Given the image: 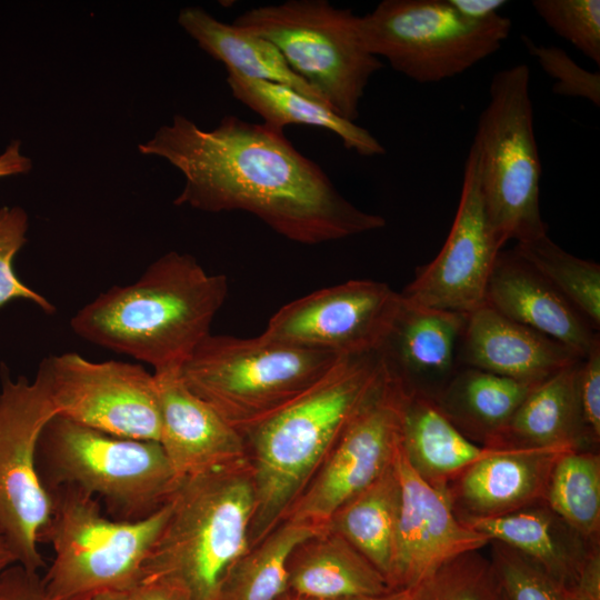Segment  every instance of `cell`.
<instances>
[{
  "mask_svg": "<svg viewBox=\"0 0 600 600\" xmlns=\"http://www.w3.org/2000/svg\"><path fill=\"white\" fill-rule=\"evenodd\" d=\"M138 150L183 176L176 206L249 212L294 242L318 244L386 226L383 217L348 201L283 130L264 122L226 116L207 130L176 114Z\"/></svg>",
  "mask_w": 600,
  "mask_h": 600,
  "instance_id": "obj_1",
  "label": "cell"
},
{
  "mask_svg": "<svg viewBox=\"0 0 600 600\" xmlns=\"http://www.w3.org/2000/svg\"><path fill=\"white\" fill-rule=\"evenodd\" d=\"M227 294L226 276L208 272L191 254L170 251L134 282L111 287L80 308L70 327L153 372L180 370L211 333Z\"/></svg>",
  "mask_w": 600,
  "mask_h": 600,
  "instance_id": "obj_2",
  "label": "cell"
},
{
  "mask_svg": "<svg viewBox=\"0 0 600 600\" xmlns=\"http://www.w3.org/2000/svg\"><path fill=\"white\" fill-rule=\"evenodd\" d=\"M382 367L381 352L342 357L306 393L243 436L256 500L250 548L283 521Z\"/></svg>",
  "mask_w": 600,
  "mask_h": 600,
  "instance_id": "obj_3",
  "label": "cell"
},
{
  "mask_svg": "<svg viewBox=\"0 0 600 600\" xmlns=\"http://www.w3.org/2000/svg\"><path fill=\"white\" fill-rule=\"evenodd\" d=\"M141 580L162 579L192 600H217L232 566L250 549L254 487L248 459L183 478Z\"/></svg>",
  "mask_w": 600,
  "mask_h": 600,
  "instance_id": "obj_4",
  "label": "cell"
},
{
  "mask_svg": "<svg viewBox=\"0 0 600 600\" xmlns=\"http://www.w3.org/2000/svg\"><path fill=\"white\" fill-rule=\"evenodd\" d=\"M342 357L259 334H209L180 369L187 387L241 434L286 408Z\"/></svg>",
  "mask_w": 600,
  "mask_h": 600,
  "instance_id": "obj_5",
  "label": "cell"
},
{
  "mask_svg": "<svg viewBox=\"0 0 600 600\" xmlns=\"http://www.w3.org/2000/svg\"><path fill=\"white\" fill-rule=\"evenodd\" d=\"M37 466L47 490L78 488L102 499L114 519L129 521L163 507L181 481L158 441L113 436L60 416L41 431Z\"/></svg>",
  "mask_w": 600,
  "mask_h": 600,
  "instance_id": "obj_6",
  "label": "cell"
},
{
  "mask_svg": "<svg viewBox=\"0 0 600 600\" xmlns=\"http://www.w3.org/2000/svg\"><path fill=\"white\" fill-rule=\"evenodd\" d=\"M52 512L41 542L53 558L42 577L49 600H76L138 584L146 560L170 513V502L129 521L102 514L98 500L78 488L48 490Z\"/></svg>",
  "mask_w": 600,
  "mask_h": 600,
  "instance_id": "obj_7",
  "label": "cell"
},
{
  "mask_svg": "<svg viewBox=\"0 0 600 600\" xmlns=\"http://www.w3.org/2000/svg\"><path fill=\"white\" fill-rule=\"evenodd\" d=\"M530 70L516 64L491 80L471 146L486 210L501 248L547 234L540 211L541 162L533 129Z\"/></svg>",
  "mask_w": 600,
  "mask_h": 600,
  "instance_id": "obj_8",
  "label": "cell"
},
{
  "mask_svg": "<svg viewBox=\"0 0 600 600\" xmlns=\"http://www.w3.org/2000/svg\"><path fill=\"white\" fill-rule=\"evenodd\" d=\"M357 17L327 0H288L249 9L232 24L276 46L331 110L354 122L370 78L383 68L363 46Z\"/></svg>",
  "mask_w": 600,
  "mask_h": 600,
  "instance_id": "obj_9",
  "label": "cell"
},
{
  "mask_svg": "<svg viewBox=\"0 0 600 600\" xmlns=\"http://www.w3.org/2000/svg\"><path fill=\"white\" fill-rule=\"evenodd\" d=\"M357 29L366 49L393 70L419 83L453 78L497 52L511 20L463 18L449 0H383Z\"/></svg>",
  "mask_w": 600,
  "mask_h": 600,
  "instance_id": "obj_10",
  "label": "cell"
},
{
  "mask_svg": "<svg viewBox=\"0 0 600 600\" xmlns=\"http://www.w3.org/2000/svg\"><path fill=\"white\" fill-rule=\"evenodd\" d=\"M0 530L17 563L38 572L44 566L38 544L52 512L50 492L41 482L38 441L57 416L47 384L37 371L32 381L11 379L0 366Z\"/></svg>",
  "mask_w": 600,
  "mask_h": 600,
  "instance_id": "obj_11",
  "label": "cell"
},
{
  "mask_svg": "<svg viewBox=\"0 0 600 600\" xmlns=\"http://www.w3.org/2000/svg\"><path fill=\"white\" fill-rule=\"evenodd\" d=\"M382 357L383 367L373 389L283 520L326 527L339 508L393 464L401 447L408 391Z\"/></svg>",
  "mask_w": 600,
  "mask_h": 600,
  "instance_id": "obj_12",
  "label": "cell"
},
{
  "mask_svg": "<svg viewBox=\"0 0 600 600\" xmlns=\"http://www.w3.org/2000/svg\"><path fill=\"white\" fill-rule=\"evenodd\" d=\"M37 371L57 416L113 436L159 442L156 378L142 364L63 352L43 359Z\"/></svg>",
  "mask_w": 600,
  "mask_h": 600,
  "instance_id": "obj_13",
  "label": "cell"
},
{
  "mask_svg": "<svg viewBox=\"0 0 600 600\" xmlns=\"http://www.w3.org/2000/svg\"><path fill=\"white\" fill-rule=\"evenodd\" d=\"M400 307V293L387 283L348 280L282 306L271 316L261 336L340 357L379 352Z\"/></svg>",
  "mask_w": 600,
  "mask_h": 600,
  "instance_id": "obj_14",
  "label": "cell"
},
{
  "mask_svg": "<svg viewBox=\"0 0 600 600\" xmlns=\"http://www.w3.org/2000/svg\"><path fill=\"white\" fill-rule=\"evenodd\" d=\"M501 246L489 220L470 146L450 232L438 256L419 267L400 296L411 304L469 316L486 304L488 282Z\"/></svg>",
  "mask_w": 600,
  "mask_h": 600,
  "instance_id": "obj_15",
  "label": "cell"
},
{
  "mask_svg": "<svg viewBox=\"0 0 600 600\" xmlns=\"http://www.w3.org/2000/svg\"><path fill=\"white\" fill-rule=\"evenodd\" d=\"M400 484L394 560L389 587L409 589L446 561L490 544L456 516L446 490L424 481L401 447L394 459Z\"/></svg>",
  "mask_w": 600,
  "mask_h": 600,
  "instance_id": "obj_16",
  "label": "cell"
},
{
  "mask_svg": "<svg viewBox=\"0 0 600 600\" xmlns=\"http://www.w3.org/2000/svg\"><path fill=\"white\" fill-rule=\"evenodd\" d=\"M160 408V440L178 478L248 459L243 434L183 382L180 370L153 372Z\"/></svg>",
  "mask_w": 600,
  "mask_h": 600,
  "instance_id": "obj_17",
  "label": "cell"
},
{
  "mask_svg": "<svg viewBox=\"0 0 600 600\" xmlns=\"http://www.w3.org/2000/svg\"><path fill=\"white\" fill-rule=\"evenodd\" d=\"M566 449H496L446 487L456 516L461 521L496 518L544 501L553 466Z\"/></svg>",
  "mask_w": 600,
  "mask_h": 600,
  "instance_id": "obj_18",
  "label": "cell"
},
{
  "mask_svg": "<svg viewBox=\"0 0 600 600\" xmlns=\"http://www.w3.org/2000/svg\"><path fill=\"white\" fill-rule=\"evenodd\" d=\"M486 304L564 344L581 358L600 340L591 322L513 249L498 253Z\"/></svg>",
  "mask_w": 600,
  "mask_h": 600,
  "instance_id": "obj_19",
  "label": "cell"
},
{
  "mask_svg": "<svg viewBox=\"0 0 600 600\" xmlns=\"http://www.w3.org/2000/svg\"><path fill=\"white\" fill-rule=\"evenodd\" d=\"M580 359L564 344L488 304L468 316L458 349L460 367L529 382H541Z\"/></svg>",
  "mask_w": 600,
  "mask_h": 600,
  "instance_id": "obj_20",
  "label": "cell"
},
{
  "mask_svg": "<svg viewBox=\"0 0 600 600\" xmlns=\"http://www.w3.org/2000/svg\"><path fill=\"white\" fill-rule=\"evenodd\" d=\"M467 318L411 304L401 298L393 328L380 352L408 392L438 398L460 368L458 349Z\"/></svg>",
  "mask_w": 600,
  "mask_h": 600,
  "instance_id": "obj_21",
  "label": "cell"
},
{
  "mask_svg": "<svg viewBox=\"0 0 600 600\" xmlns=\"http://www.w3.org/2000/svg\"><path fill=\"white\" fill-rule=\"evenodd\" d=\"M581 360L541 381L488 448L598 450L587 431L580 407Z\"/></svg>",
  "mask_w": 600,
  "mask_h": 600,
  "instance_id": "obj_22",
  "label": "cell"
},
{
  "mask_svg": "<svg viewBox=\"0 0 600 600\" xmlns=\"http://www.w3.org/2000/svg\"><path fill=\"white\" fill-rule=\"evenodd\" d=\"M461 522L490 541L519 551L567 590L574 584L591 547L600 542L584 539L544 501L506 516Z\"/></svg>",
  "mask_w": 600,
  "mask_h": 600,
  "instance_id": "obj_23",
  "label": "cell"
},
{
  "mask_svg": "<svg viewBox=\"0 0 600 600\" xmlns=\"http://www.w3.org/2000/svg\"><path fill=\"white\" fill-rule=\"evenodd\" d=\"M288 593L312 600L376 597L392 591L346 539L327 528L299 544L288 563Z\"/></svg>",
  "mask_w": 600,
  "mask_h": 600,
  "instance_id": "obj_24",
  "label": "cell"
},
{
  "mask_svg": "<svg viewBox=\"0 0 600 600\" xmlns=\"http://www.w3.org/2000/svg\"><path fill=\"white\" fill-rule=\"evenodd\" d=\"M401 450L424 481L444 490L463 470L496 449L480 446L462 434L434 400L408 392L402 413Z\"/></svg>",
  "mask_w": 600,
  "mask_h": 600,
  "instance_id": "obj_25",
  "label": "cell"
},
{
  "mask_svg": "<svg viewBox=\"0 0 600 600\" xmlns=\"http://www.w3.org/2000/svg\"><path fill=\"white\" fill-rule=\"evenodd\" d=\"M539 383L460 367L434 401L462 434L489 447Z\"/></svg>",
  "mask_w": 600,
  "mask_h": 600,
  "instance_id": "obj_26",
  "label": "cell"
},
{
  "mask_svg": "<svg viewBox=\"0 0 600 600\" xmlns=\"http://www.w3.org/2000/svg\"><path fill=\"white\" fill-rule=\"evenodd\" d=\"M178 23L201 50L222 62L226 69L248 78L287 86L327 106L318 92L290 68L281 52L268 40L232 23H224L200 7L181 9Z\"/></svg>",
  "mask_w": 600,
  "mask_h": 600,
  "instance_id": "obj_27",
  "label": "cell"
},
{
  "mask_svg": "<svg viewBox=\"0 0 600 600\" xmlns=\"http://www.w3.org/2000/svg\"><path fill=\"white\" fill-rule=\"evenodd\" d=\"M226 81L232 96L269 126L281 130L288 124L324 129L337 134L346 149L362 157L386 152L384 147L367 129L287 86L248 78L230 69H227Z\"/></svg>",
  "mask_w": 600,
  "mask_h": 600,
  "instance_id": "obj_28",
  "label": "cell"
},
{
  "mask_svg": "<svg viewBox=\"0 0 600 600\" xmlns=\"http://www.w3.org/2000/svg\"><path fill=\"white\" fill-rule=\"evenodd\" d=\"M399 498L393 462L381 477L339 508L326 526L361 553L388 586L394 560Z\"/></svg>",
  "mask_w": 600,
  "mask_h": 600,
  "instance_id": "obj_29",
  "label": "cell"
},
{
  "mask_svg": "<svg viewBox=\"0 0 600 600\" xmlns=\"http://www.w3.org/2000/svg\"><path fill=\"white\" fill-rule=\"evenodd\" d=\"M326 527L283 520L227 573L217 600H280L288 591V563L296 548Z\"/></svg>",
  "mask_w": 600,
  "mask_h": 600,
  "instance_id": "obj_30",
  "label": "cell"
},
{
  "mask_svg": "<svg viewBox=\"0 0 600 600\" xmlns=\"http://www.w3.org/2000/svg\"><path fill=\"white\" fill-rule=\"evenodd\" d=\"M544 502L588 541H600V454L566 449L558 457Z\"/></svg>",
  "mask_w": 600,
  "mask_h": 600,
  "instance_id": "obj_31",
  "label": "cell"
},
{
  "mask_svg": "<svg viewBox=\"0 0 600 600\" xmlns=\"http://www.w3.org/2000/svg\"><path fill=\"white\" fill-rule=\"evenodd\" d=\"M513 251L556 288L598 330L600 327V266L578 258L548 234L518 242Z\"/></svg>",
  "mask_w": 600,
  "mask_h": 600,
  "instance_id": "obj_32",
  "label": "cell"
},
{
  "mask_svg": "<svg viewBox=\"0 0 600 600\" xmlns=\"http://www.w3.org/2000/svg\"><path fill=\"white\" fill-rule=\"evenodd\" d=\"M409 600H504L490 557L481 550L457 556L409 588Z\"/></svg>",
  "mask_w": 600,
  "mask_h": 600,
  "instance_id": "obj_33",
  "label": "cell"
},
{
  "mask_svg": "<svg viewBox=\"0 0 600 600\" xmlns=\"http://www.w3.org/2000/svg\"><path fill=\"white\" fill-rule=\"evenodd\" d=\"M490 559L507 600H568L567 589L536 562L498 541Z\"/></svg>",
  "mask_w": 600,
  "mask_h": 600,
  "instance_id": "obj_34",
  "label": "cell"
},
{
  "mask_svg": "<svg viewBox=\"0 0 600 600\" xmlns=\"http://www.w3.org/2000/svg\"><path fill=\"white\" fill-rule=\"evenodd\" d=\"M532 7L558 36L600 66L599 0H534Z\"/></svg>",
  "mask_w": 600,
  "mask_h": 600,
  "instance_id": "obj_35",
  "label": "cell"
},
{
  "mask_svg": "<svg viewBox=\"0 0 600 600\" xmlns=\"http://www.w3.org/2000/svg\"><path fill=\"white\" fill-rule=\"evenodd\" d=\"M29 218L21 207L0 208V308L9 301L23 299L51 314L56 307L42 294L26 286L16 274L13 260L27 242Z\"/></svg>",
  "mask_w": 600,
  "mask_h": 600,
  "instance_id": "obj_36",
  "label": "cell"
},
{
  "mask_svg": "<svg viewBox=\"0 0 600 600\" xmlns=\"http://www.w3.org/2000/svg\"><path fill=\"white\" fill-rule=\"evenodd\" d=\"M522 41L542 70L554 80L556 94L582 98L600 106V73L581 68L568 53L556 46L536 44L527 36Z\"/></svg>",
  "mask_w": 600,
  "mask_h": 600,
  "instance_id": "obj_37",
  "label": "cell"
},
{
  "mask_svg": "<svg viewBox=\"0 0 600 600\" xmlns=\"http://www.w3.org/2000/svg\"><path fill=\"white\" fill-rule=\"evenodd\" d=\"M582 418L592 442H600V340L582 358L578 373Z\"/></svg>",
  "mask_w": 600,
  "mask_h": 600,
  "instance_id": "obj_38",
  "label": "cell"
},
{
  "mask_svg": "<svg viewBox=\"0 0 600 600\" xmlns=\"http://www.w3.org/2000/svg\"><path fill=\"white\" fill-rule=\"evenodd\" d=\"M0 600H49V598L39 573L14 563L0 576Z\"/></svg>",
  "mask_w": 600,
  "mask_h": 600,
  "instance_id": "obj_39",
  "label": "cell"
},
{
  "mask_svg": "<svg viewBox=\"0 0 600 600\" xmlns=\"http://www.w3.org/2000/svg\"><path fill=\"white\" fill-rule=\"evenodd\" d=\"M568 600H600V542L594 543L574 584L567 590Z\"/></svg>",
  "mask_w": 600,
  "mask_h": 600,
  "instance_id": "obj_40",
  "label": "cell"
},
{
  "mask_svg": "<svg viewBox=\"0 0 600 600\" xmlns=\"http://www.w3.org/2000/svg\"><path fill=\"white\" fill-rule=\"evenodd\" d=\"M129 600H192L189 592L177 583L151 579L142 580L129 590Z\"/></svg>",
  "mask_w": 600,
  "mask_h": 600,
  "instance_id": "obj_41",
  "label": "cell"
},
{
  "mask_svg": "<svg viewBox=\"0 0 600 600\" xmlns=\"http://www.w3.org/2000/svg\"><path fill=\"white\" fill-rule=\"evenodd\" d=\"M450 4L463 18L472 21H484L497 14L507 3L503 0H449Z\"/></svg>",
  "mask_w": 600,
  "mask_h": 600,
  "instance_id": "obj_42",
  "label": "cell"
},
{
  "mask_svg": "<svg viewBox=\"0 0 600 600\" xmlns=\"http://www.w3.org/2000/svg\"><path fill=\"white\" fill-rule=\"evenodd\" d=\"M32 169V160L21 152V141L12 140L0 154V178L27 174Z\"/></svg>",
  "mask_w": 600,
  "mask_h": 600,
  "instance_id": "obj_43",
  "label": "cell"
},
{
  "mask_svg": "<svg viewBox=\"0 0 600 600\" xmlns=\"http://www.w3.org/2000/svg\"><path fill=\"white\" fill-rule=\"evenodd\" d=\"M280 600H312V599H304V598H300V597H296L290 593H287ZM340 600H409V589L392 590L384 594L376 596V597H359V598H349V599H340Z\"/></svg>",
  "mask_w": 600,
  "mask_h": 600,
  "instance_id": "obj_44",
  "label": "cell"
},
{
  "mask_svg": "<svg viewBox=\"0 0 600 600\" xmlns=\"http://www.w3.org/2000/svg\"><path fill=\"white\" fill-rule=\"evenodd\" d=\"M14 563H17V558L0 530V576L7 568Z\"/></svg>",
  "mask_w": 600,
  "mask_h": 600,
  "instance_id": "obj_45",
  "label": "cell"
},
{
  "mask_svg": "<svg viewBox=\"0 0 600 600\" xmlns=\"http://www.w3.org/2000/svg\"><path fill=\"white\" fill-rule=\"evenodd\" d=\"M76 600H129V590L97 592Z\"/></svg>",
  "mask_w": 600,
  "mask_h": 600,
  "instance_id": "obj_46",
  "label": "cell"
},
{
  "mask_svg": "<svg viewBox=\"0 0 600 600\" xmlns=\"http://www.w3.org/2000/svg\"><path fill=\"white\" fill-rule=\"evenodd\" d=\"M504 600H507V599L504 598Z\"/></svg>",
  "mask_w": 600,
  "mask_h": 600,
  "instance_id": "obj_47",
  "label": "cell"
}]
</instances>
